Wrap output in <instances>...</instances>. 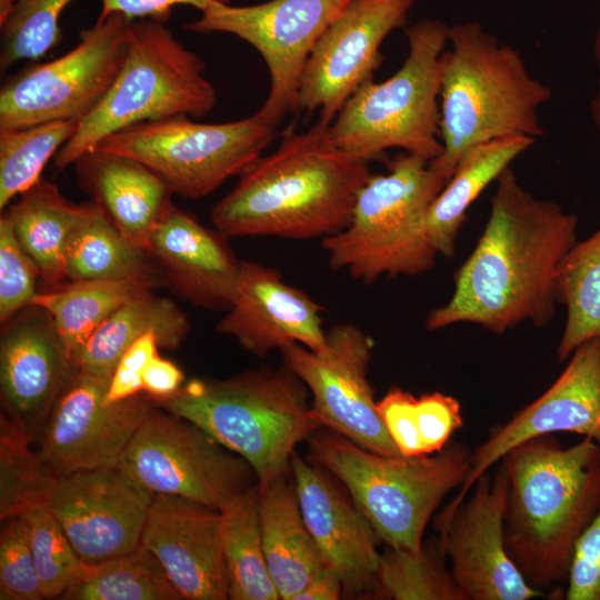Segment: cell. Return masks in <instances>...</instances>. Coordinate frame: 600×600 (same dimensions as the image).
I'll return each instance as SVG.
<instances>
[{
  "label": "cell",
  "instance_id": "ee69618b",
  "mask_svg": "<svg viewBox=\"0 0 600 600\" xmlns=\"http://www.w3.org/2000/svg\"><path fill=\"white\" fill-rule=\"evenodd\" d=\"M158 339L149 332L133 343L117 363L106 394V402H118L142 392L143 373L158 354Z\"/></svg>",
  "mask_w": 600,
  "mask_h": 600
},
{
  "label": "cell",
  "instance_id": "7c38bea8",
  "mask_svg": "<svg viewBox=\"0 0 600 600\" xmlns=\"http://www.w3.org/2000/svg\"><path fill=\"white\" fill-rule=\"evenodd\" d=\"M131 21L121 13L98 18L71 50L9 78L0 90V129L84 119L123 63Z\"/></svg>",
  "mask_w": 600,
  "mask_h": 600
},
{
  "label": "cell",
  "instance_id": "277c9868",
  "mask_svg": "<svg viewBox=\"0 0 600 600\" xmlns=\"http://www.w3.org/2000/svg\"><path fill=\"white\" fill-rule=\"evenodd\" d=\"M440 68L442 153L430 161L443 178L474 146L508 136H543L539 110L551 89L528 70L520 52L478 21L450 27Z\"/></svg>",
  "mask_w": 600,
  "mask_h": 600
},
{
  "label": "cell",
  "instance_id": "4316f807",
  "mask_svg": "<svg viewBox=\"0 0 600 600\" xmlns=\"http://www.w3.org/2000/svg\"><path fill=\"white\" fill-rule=\"evenodd\" d=\"M186 313L172 300L146 290L119 307L90 336L74 358L77 368L109 377L122 354L154 332L159 347L178 348L189 332Z\"/></svg>",
  "mask_w": 600,
  "mask_h": 600
},
{
  "label": "cell",
  "instance_id": "7bdbcfd3",
  "mask_svg": "<svg viewBox=\"0 0 600 600\" xmlns=\"http://www.w3.org/2000/svg\"><path fill=\"white\" fill-rule=\"evenodd\" d=\"M564 599L600 600V508L574 549Z\"/></svg>",
  "mask_w": 600,
  "mask_h": 600
},
{
  "label": "cell",
  "instance_id": "83f0119b",
  "mask_svg": "<svg viewBox=\"0 0 600 600\" xmlns=\"http://www.w3.org/2000/svg\"><path fill=\"white\" fill-rule=\"evenodd\" d=\"M534 142L524 136L502 137L474 146L460 159L427 216L428 234L438 254L453 257L470 206Z\"/></svg>",
  "mask_w": 600,
  "mask_h": 600
},
{
  "label": "cell",
  "instance_id": "ba28073f",
  "mask_svg": "<svg viewBox=\"0 0 600 600\" xmlns=\"http://www.w3.org/2000/svg\"><path fill=\"white\" fill-rule=\"evenodd\" d=\"M204 70L202 59L183 46L164 22L132 20L117 77L56 154V171L74 164L104 138L133 124L207 116L216 106L217 91Z\"/></svg>",
  "mask_w": 600,
  "mask_h": 600
},
{
  "label": "cell",
  "instance_id": "d4e9b609",
  "mask_svg": "<svg viewBox=\"0 0 600 600\" xmlns=\"http://www.w3.org/2000/svg\"><path fill=\"white\" fill-rule=\"evenodd\" d=\"M79 181L118 230L149 253L153 232L173 194L141 162L92 149L74 162Z\"/></svg>",
  "mask_w": 600,
  "mask_h": 600
},
{
  "label": "cell",
  "instance_id": "e575fe53",
  "mask_svg": "<svg viewBox=\"0 0 600 600\" xmlns=\"http://www.w3.org/2000/svg\"><path fill=\"white\" fill-rule=\"evenodd\" d=\"M66 600H181L158 560L146 549L86 563L62 594Z\"/></svg>",
  "mask_w": 600,
  "mask_h": 600
},
{
  "label": "cell",
  "instance_id": "5b68a950",
  "mask_svg": "<svg viewBox=\"0 0 600 600\" xmlns=\"http://www.w3.org/2000/svg\"><path fill=\"white\" fill-rule=\"evenodd\" d=\"M307 389L283 364L227 379H192L154 403L243 458L264 484L288 472L297 446L323 428Z\"/></svg>",
  "mask_w": 600,
  "mask_h": 600
},
{
  "label": "cell",
  "instance_id": "1f68e13d",
  "mask_svg": "<svg viewBox=\"0 0 600 600\" xmlns=\"http://www.w3.org/2000/svg\"><path fill=\"white\" fill-rule=\"evenodd\" d=\"M220 512L229 599H281L270 576L263 548L259 483L238 496Z\"/></svg>",
  "mask_w": 600,
  "mask_h": 600
},
{
  "label": "cell",
  "instance_id": "9a60e30c",
  "mask_svg": "<svg viewBox=\"0 0 600 600\" xmlns=\"http://www.w3.org/2000/svg\"><path fill=\"white\" fill-rule=\"evenodd\" d=\"M110 378L77 368L36 438L38 452L59 477L116 468L154 402L146 394L106 402Z\"/></svg>",
  "mask_w": 600,
  "mask_h": 600
},
{
  "label": "cell",
  "instance_id": "d6a6232c",
  "mask_svg": "<svg viewBox=\"0 0 600 600\" xmlns=\"http://www.w3.org/2000/svg\"><path fill=\"white\" fill-rule=\"evenodd\" d=\"M377 409L406 458L439 452L463 426L460 402L441 392L414 397L400 387H392L377 401Z\"/></svg>",
  "mask_w": 600,
  "mask_h": 600
},
{
  "label": "cell",
  "instance_id": "44dd1931",
  "mask_svg": "<svg viewBox=\"0 0 600 600\" xmlns=\"http://www.w3.org/2000/svg\"><path fill=\"white\" fill-rule=\"evenodd\" d=\"M322 310L304 291L288 284L277 269L241 261L234 299L216 330L259 358L291 344L323 353L328 339Z\"/></svg>",
  "mask_w": 600,
  "mask_h": 600
},
{
  "label": "cell",
  "instance_id": "f546056e",
  "mask_svg": "<svg viewBox=\"0 0 600 600\" xmlns=\"http://www.w3.org/2000/svg\"><path fill=\"white\" fill-rule=\"evenodd\" d=\"M147 251L128 240L96 202L73 227L64 251L69 281L144 280L152 282Z\"/></svg>",
  "mask_w": 600,
  "mask_h": 600
},
{
  "label": "cell",
  "instance_id": "8992f818",
  "mask_svg": "<svg viewBox=\"0 0 600 600\" xmlns=\"http://www.w3.org/2000/svg\"><path fill=\"white\" fill-rule=\"evenodd\" d=\"M320 429L307 440L311 460L340 480L381 541L396 550L420 552L434 511L463 483L472 450L450 441L430 456L389 457Z\"/></svg>",
  "mask_w": 600,
  "mask_h": 600
},
{
  "label": "cell",
  "instance_id": "ab89813d",
  "mask_svg": "<svg viewBox=\"0 0 600 600\" xmlns=\"http://www.w3.org/2000/svg\"><path fill=\"white\" fill-rule=\"evenodd\" d=\"M44 599L61 598L83 566L48 507L22 514Z\"/></svg>",
  "mask_w": 600,
  "mask_h": 600
},
{
  "label": "cell",
  "instance_id": "f1b7e54d",
  "mask_svg": "<svg viewBox=\"0 0 600 600\" xmlns=\"http://www.w3.org/2000/svg\"><path fill=\"white\" fill-rule=\"evenodd\" d=\"M84 209L86 203H72L44 179H40L4 209L3 214L36 263L46 290L60 287L66 279V246Z\"/></svg>",
  "mask_w": 600,
  "mask_h": 600
},
{
  "label": "cell",
  "instance_id": "e0dca14e",
  "mask_svg": "<svg viewBox=\"0 0 600 600\" xmlns=\"http://www.w3.org/2000/svg\"><path fill=\"white\" fill-rule=\"evenodd\" d=\"M418 0H352L326 29L304 67L299 111L333 121L348 99L373 80L384 39L407 22Z\"/></svg>",
  "mask_w": 600,
  "mask_h": 600
},
{
  "label": "cell",
  "instance_id": "484cf974",
  "mask_svg": "<svg viewBox=\"0 0 600 600\" xmlns=\"http://www.w3.org/2000/svg\"><path fill=\"white\" fill-rule=\"evenodd\" d=\"M259 518L270 576L280 598L293 600L328 564L303 519L291 467L259 484Z\"/></svg>",
  "mask_w": 600,
  "mask_h": 600
},
{
  "label": "cell",
  "instance_id": "c3c4849f",
  "mask_svg": "<svg viewBox=\"0 0 600 600\" xmlns=\"http://www.w3.org/2000/svg\"><path fill=\"white\" fill-rule=\"evenodd\" d=\"M593 53L597 66V88L590 102V113L600 137V19L593 40Z\"/></svg>",
  "mask_w": 600,
  "mask_h": 600
},
{
  "label": "cell",
  "instance_id": "ffe728a7",
  "mask_svg": "<svg viewBox=\"0 0 600 600\" xmlns=\"http://www.w3.org/2000/svg\"><path fill=\"white\" fill-rule=\"evenodd\" d=\"M290 467L306 524L327 564L339 576L343 597L379 594L381 539L369 519L318 463L294 452Z\"/></svg>",
  "mask_w": 600,
  "mask_h": 600
},
{
  "label": "cell",
  "instance_id": "6da1fadb",
  "mask_svg": "<svg viewBox=\"0 0 600 600\" xmlns=\"http://www.w3.org/2000/svg\"><path fill=\"white\" fill-rule=\"evenodd\" d=\"M496 182L483 232L456 272L451 298L428 313L429 331L473 323L499 334L553 316L557 270L578 240V217L533 196L510 168Z\"/></svg>",
  "mask_w": 600,
  "mask_h": 600
},
{
  "label": "cell",
  "instance_id": "8fae6325",
  "mask_svg": "<svg viewBox=\"0 0 600 600\" xmlns=\"http://www.w3.org/2000/svg\"><path fill=\"white\" fill-rule=\"evenodd\" d=\"M118 468L153 494L181 497L218 511L258 483L243 458L156 403Z\"/></svg>",
  "mask_w": 600,
  "mask_h": 600
},
{
  "label": "cell",
  "instance_id": "d6986e66",
  "mask_svg": "<svg viewBox=\"0 0 600 600\" xmlns=\"http://www.w3.org/2000/svg\"><path fill=\"white\" fill-rule=\"evenodd\" d=\"M153 493L118 467L57 477L47 507L86 563L140 547Z\"/></svg>",
  "mask_w": 600,
  "mask_h": 600
},
{
  "label": "cell",
  "instance_id": "30bf717a",
  "mask_svg": "<svg viewBox=\"0 0 600 600\" xmlns=\"http://www.w3.org/2000/svg\"><path fill=\"white\" fill-rule=\"evenodd\" d=\"M190 118L137 123L108 136L93 149L134 159L160 177L173 194L198 199L241 176L274 138V127L254 114L222 123Z\"/></svg>",
  "mask_w": 600,
  "mask_h": 600
},
{
  "label": "cell",
  "instance_id": "52a82bcc",
  "mask_svg": "<svg viewBox=\"0 0 600 600\" xmlns=\"http://www.w3.org/2000/svg\"><path fill=\"white\" fill-rule=\"evenodd\" d=\"M447 181L421 156L394 157L359 190L349 224L321 240L330 267L364 283L430 270L438 252L427 216Z\"/></svg>",
  "mask_w": 600,
  "mask_h": 600
},
{
  "label": "cell",
  "instance_id": "7dc6e473",
  "mask_svg": "<svg viewBox=\"0 0 600 600\" xmlns=\"http://www.w3.org/2000/svg\"><path fill=\"white\" fill-rule=\"evenodd\" d=\"M343 597L342 582L337 572L327 566L293 600H338Z\"/></svg>",
  "mask_w": 600,
  "mask_h": 600
},
{
  "label": "cell",
  "instance_id": "cb8c5ba5",
  "mask_svg": "<svg viewBox=\"0 0 600 600\" xmlns=\"http://www.w3.org/2000/svg\"><path fill=\"white\" fill-rule=\"evenodd\" d=\"M226 238L172 203L153 232L149 254L181 297L207 309L228 310L236 296L241 261Z\"/></svg>",
  "mask_w": 600,
  "mask_h": 600
},
{
  "label": "cell",
  "instance_id": "5bb4252c",
  "mask_svg": "<svg viewBox=\"0 0 600 600\" xmlns=\"http://www.w3.org/2000/svg\"><path fill=\"white\" fill-rule=\"evenodd\" d=\"M327 339L323 353L301 344L280 350L283 364L309 389L323 428L376 453L402 457L378 412L368 380L372 339L352 323L333 324Z\"/></svg>",
  "mask_w": 600,
  "mask_h": 600
},
{
  "label": "cell",
  "instance_id": "8d00e7d4",
  "mask_svg": "<svg viewBox=\"0 0 600 600\" xmlns=\"http://www.w3.org/2000/svg\"><path fill=\"white\" fill-rule=\"evenodd\" d=\"M77 121L0 129V209L41 179L48 161L74 134Z\"/></svg>",
  "mask_w": 600,
  "mask_h": 600
},
{
  "label": "cell",
  "instance_id": "d590c367",
  "mask_svg": "<svg viewBox=\"0 0 600 600\" xmlns=\"http://www.w3.org/2000/svg\"><path fill=\"white\" fill-rule=\"evenodd\" d=\"M32 438L6 413L0 416V520L47 507L57 476Z\"/></svg>",
  "mask_w": 600,
  "mask_h": 600
},
{
  "label": "cell",
  "instance_id": "60d3db41",
  "mask_svg": "<svg viewBox=\"0 0 600 600\" xmlns=\"http://www.w3.org/2000/svg\"><path fill=\"white\" fill-rule=\"evenodd\" d=\"M1 523L0 600L44 599L23 517Z\"/></svg>",
  "mask_w": 600,
  "mask_h": 600
},
{
  "label": "cell",
  "instance_id": "603a6c76",
  "mask_svg": "<svg viewBox=\"0 0 600 600\" xmlns=\"http://www.w3.org/2000/svg\"><path fill=\"white\" fill-rule=\"evenodd\" d=\"M2 326V412L34 439L77 367L44 309L29 306Z\"/></svg>",
  "mask_w": 600,
  "mask_h": 600
},
{
  "label": "cell",
  "instance_id": "7402d4cb",
  "mask_svg": "<svg viewBox=\"0 0 600 600\" xmlns=\"http://www.w3.org/2000/svg\"><path fill=\"white\" fill-rule=\"evenodd\" d=\"M221 512L194 501L154 494L140 547L160 563L182 599L226 600Z\"/></svg>",
  "mask_w": 600,
  "mask_h": 600
},
{
  "label": "cell",
  "instance_id": "2e32d148",
  "mask_svg": "<svg viewBox=\"0 0 600 600\" xmlns=\"http://www.w3.org/2000/svg\"><path fill=\"white\" fill-rule=\"evenodd\" d=\"M507 486L499 463L494 474H481L450 518L436 527L450 573L464 600H531L558 594L530 586L507 553Z\"/></svg>",
  "mask_w": 600,
  "mask_h": 600
},
{
  "label": "cell",
  "instance_id": "836d02e7",
  "mask_svg": "<svg viewBox=\"0 0 600 600\" xmlns=\"http://www.w3.org/2000/svg\"><path fill=\"white\" fill-rule=\"evenodd\" d=\"M558 301L566 307V323L557 348L559 361L582 343L600 340V227L571 247L556 276Z\"/></svg>",
  "mask_w": 600,
  "mask_h": 600
},
{
  "label": "cell",
  "instance_id": "4fadbf2b",
  "mask_svg": "<svg viewBox=\"0 0 600 600\" xmlns=\"http://www.w3.org/2000/svg\"><path fill=\"white\" fill-rule=\"evenodd\" d=\"M352 0H269L250 6L212 3L184 24L197 33H229L251 44L269 71L270 89L254 113L276 128L299 111L300 81L318 40Z\"/></svg>",
  "mask_w": 600,
  "mask_h": 600
},
{
  "label": "cell",
  "instance_id": "9c48e42d",
  "mask_svg": "<svg viewBox=\"0 0 600 600\" xmlns=\"http://www.w3.org/2000/svg\"><path fill=\"white\" fill-rule=\"evenodd\" d=\"M450 27L423 19L406 29L408 54L387 80L363 83L330 124L333 142L371 162L389 149L429 161L442 153L440 139V68Z\"/></svg>",
  "mask_w": 600,
  "mask_h": 600
},
{
  "label": "cell",
  "instance_id": "74e56055",
  "mask_svg": "<svg viewBox=\"0 0 600 600\" xmlns=\"http://www.w3.org/2000/svg\"><path fill=\"white\" fill-rule=\"evenodd\" d=\"M440 542L423 541L418 553L387 546L378 570L379 596L394 600H464Z\"/></svg>",
  "mask_w": 600,
  "mask_h": 600
},
{
  "label": "cell",
  "instance_id": "681fc988",
  "mask_svg": "<svg viewBox=\"0 0 600 600\" xmlns=\"http://www.w3.org/2000/svg\"><path fill=\"white\" fill-rule=\"evenodd\" d=\"M18 0H0V26L8 19Z\"/></svg>",
  "mask_w": 600,
  "mask_h": 600
},
{
  "label": "cell",
  "instance_id": "3957f363",
  "mask_svg": "<svg viewBox=\"0 0 600 600\" xmlns=\"http://www.w3.org/2000/svg\"><path fill=\"white\" fill-rule=\"evenodd\" d=\"M507 477L508 556L533 588L567 583L577 543L600 508V448L588 437L563 448L528 439L499 461Z\"/></svg>",
  "mask_w": 600,
  "mask_h": 600
},
{
  "label": "cell",
  "instance_id": "b9f144b4",
  "mask_svg": "<svg viewBox=\"0 0 600 600\" xmlns=\"http://www.w3.org/2000/svg\"><path fill=\"white\" fill-rule=\"evenodd\" d=\"M38 268L20 244L6 214L0 219V321L4 324L37 294Z\"/></svg>",
  "mask_w": 600,
  "mask_h": 600
},
{
  "label": "cell",
  "instance_id": "f6af8a7d",
  "mask_svg": "<svg viewBox=\"0 0 600 600\" xmlns=\"http://www.w3.org/2000/svg\"><path fill=\"white\" fill-rule=\"evenodd\" d=\"M101 11L98 18L111 13H121L129 20L151 19L166 22L172 8L191 6L201 12L212 3H230V0H100Z\"/></svg>",
  "mask_w": 600,
  "mask_h": 600
},
{
  "label": "cell",
  "instance_id": "f35d334b",
  "mask_svg": "<svg viewBox=\"0 0 600 600\" xmlns=\"http://www.w3.org/2000/svg\"><path fill=\"white\" fill-rule=\"evenodd\" d=\"M74 0H18L1 27V70L38 60L61 39L60 17Z\"/></svg>",
  "mask_w": 600,
  "mask_h": 600
},
{
  "label": "cell",
  "instance_id": "bcb514c9",
  "mask_svg": "<svg viewBox=\"0 0 600 600\" xmlns=\"http://www.w3.org/2000/svg\"><path fill=\"white\" fill-rule=\"evenodd\" d=\"M184 383L182 370L158 353L143 373L142 392L153 402L173 396Z\"/></svg>",
  "mask_w": 600,
  "mask_h": 600
},
{
  "label": "cell",
  "instance_id": "7a4b0ae2",
  "mask_svg": "<svg viewBox=\"0 0 600 600\" xmlns=\"http://www.w3.org/2000/svg\"><path fill=\"white\" fill-rule=\"evenodd\" d=\"M329 122L303 132L288 128L278 148L261 156L211 211L227 237L323 239L350 222L369 162L339 148Z\"/></svg>",
  "mask_w": 600,
  "mask_h": 600
},
{
  "label": "cell",
  "instance_id": "ac0fdd59",
  "mask_svg": "<svg viewBox=\"0 0 600 600\" xmlns=\"http://www.w3.org/2000/svg\"><path fill=\"white\" fill-rule=\"evenodd\" d=\"M556 432L591 438L600 448V340L579 346L553 383L508 421L490 429L470 457V469L456 497L436 517L447 521L477 479L521 442Z\"/></svg>",
  "mask_w": 600,
  "mask_h": 600
},
{
  "label": "cell",
  "instance_id": "4dcf8cb0",
  "mask_svg": "<svg viewBox=\"0 0 600 600\" xmlns=\"http://www.w3.org/2000/svg\"><path fill=\"white\" fill-rule=\"evenodd\" d=\"M152 287V282L144 280L70 281L38 291L30 306L40 307L51 316L62 346L74 363L79 350L110 314Z\"/></svg>",
  "mask_w": 600,
  "mask_h": 600
}]
</instances>
